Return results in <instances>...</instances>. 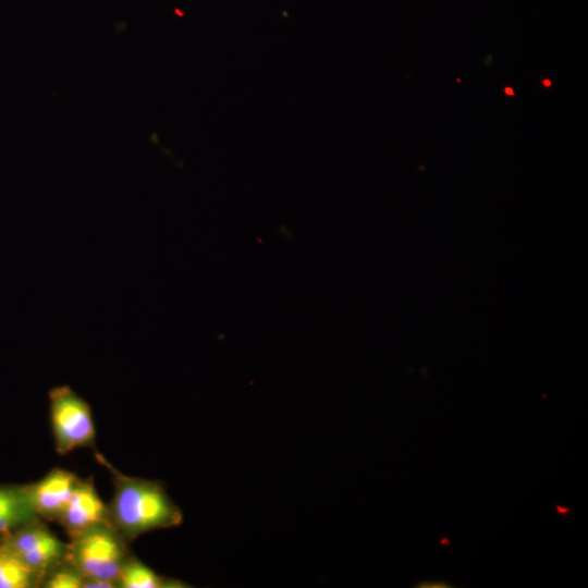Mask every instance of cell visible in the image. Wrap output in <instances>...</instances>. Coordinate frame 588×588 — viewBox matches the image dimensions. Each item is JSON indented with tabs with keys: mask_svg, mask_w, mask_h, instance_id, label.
<instances>
[{
	"mask_svg": "<svg viewBox=\"0 0 588 588\" xmlns=\"http://www.w3.org/2000/svg\"><path fill=\"white\" fill-rule=\"evenodd\" d=\"M97 457L112 475L114 492L108 504L110 524L126 541L182 524V511L162 482L124 475L100 454Z\"/></svg>",
	"mask_w": 588,
	"mask_h": 588,
	"instance_id": "6da1fadb",
	"label": "cell"
},
{
	"mask_svg": "<svg viewBox=\"0 0 588 588\" xmlns=\"http://www.w3.org/2000/svg\"><path fill=\"white\" fill-rule=\"evenodd\" d=\"M131 555L126 540L110 525H98L70 538L65 559L85 578L117 583Z\"/></svg>",
	"mask_w": 588,
	"mask_h": 588,
	"instance_id": "7a4b0ae2",
	"label": "cell"
},
{
	"mask_svg": "<svg viewBox=\"0 0 588 588\" xmlns=\"http://www.w3.org/2000/svg\"><path fill=\"white\" fill-rule=\"evenodd\" d=\"M48 397L57 452L64 455L93 444L96 430L89 404L69 385L52 388Z\"/></svg>",
	"mask_w": 588,
	"mask_h": 588,
	"instance_id": "3957f363",
	"label": "cell"
},
{
	"mask_svg": "<svg viewBox=\"0 0 588 588\" xmlns=\"http://www.w3.org/2000/svg\"><path fill=\"white\" fill-rule=\"evenodd\" d=\"M57 523L69 538L98 525H110L108 504L99 497L91 478H79Z\"/></svg>",
	"mask_w": 588,
	"mask_h": 588,
	"instance_id": "277c9868",
	"label": "cell"
},
{
	"mask_svg": "<svg viewBox=\"0 0 588 588\" xmlns=\"http://www.w3.org/2000/svg\"><path fill=\"white\" fill-rule=\"evenodd\" d=\"M79 478L63 468H53L39 481L26 486L37 516L57 522L66 506Z\"/></svg>",
	"mask_w": 588,
	"mask_h": 588,
	"instance_id": "5b68a950",
	"label": "cell"
},
{
	"mask_svg": "<svg viewBox=\"0 0 588 588\" xmlns=\"http://www.w3.org/2000/svg\"><path fill=\"white\" fill-rule=\"evenodd\" d=\"M38 518L26 487H0V534H9Z\"/></svg>",
	"mask_w": 588,
	"mask_h": 588,
	"instance_id": "8992f818",
	"label": "cell"
},
{
	"mask_svg": "<svg viewBox=\"0 0 588 588\" xmlns=\"http://www.w3.org/2000/svg\"><path fill=\"white\" fill-rule=\"evenodd\" d=\"M184 583L158 575L139 560L130 556L121 568L118 587L121 588H182Z\"/></svg>",
	"mask_w": 588,
	"mask_h": 588,
	"instance_id": "52a82bcc",
	"label": "cell"
},
{
	"mask_svg": "<svg viewBox=\"0 0 588 588\" xmlns=\"http://www.w3.org/2000/svg\"><path fill=\"white\" fill-rule=\"evenodd\" d=\"M41 580L16 554L0 546V588H30Z\"/></svg>",
	"mask_w": 588,
	"mask_h": 588,
	"instance_id": "ba28073f",
	"label": "cell"
},
{
	"mask_svg": "<svg viewBox=\"0 0 588 588\" xmlns=\"http://www.w3.org/2000/svg\"><path fill=\"white\" fill-rule=\"evenodd\" d=\"M66 543L53 534L34 547L17 555L29 568L44 578L46 573L65 558ZM42 581V580H41Z\"/></svg>",
	"mask_w": 588,
	"mask_h": 588,
	"instance_id": "9c48e42d",
	"label": "cell"
},
{
	"mask_svg": "<svg viewBox=\"0 0 588 588\" xmlns=\"http://www.w3.org/2000/svg\"><path fill=\"white\" fill-rule=\"evenodd\" d=\"M84 583V575L64 558L46 573L41 586L47 588H83Z\"/></svg>",
	"mask_w": 588,
	"mask_h": 588,
	"instance_id": "30bf717a",
	"label": "cell"
},
{
	"mask_svg": "<svg viewBox=\"0 0 588 588\" xmlns=\"http://www.w3.org/2000/svg\"><path fill=\"white\" fill-rule=\"evenodd\" d=\"M448 583L443 580H425L419 581L415 587L419 588H449L452 587V585H446Z\"/></svg>",
	"mask_w": 588,
	"mask_h": 588,
	"instance_id": "8fae6325",
	"label": "cell"
},
{
	"mask_svg": "<svg viewBox=\"0 0 588 588\" xmlns=\"http://www.w3.org/2000/svg\"><path fill=\"white\" fill-rule=\"evenodd\" d=\"M504 91L506 95L509 96H514V90L511 88V87H505L504 88Z\"/></svg>",
	"mask_w": 588,
	"mask_h": 588,
	"instance_id": "7c38bea8",
	"label": "cell"
},
{
	"mask_svg": "<svg viewBox=\"0 0 588 588\" xmlns=\"http://www.w3.org/2000/svg\"><path fill=\"white\" fill-rule=\"evenodd\" d=\"M543 85L547 87L551 86L550 79H543Z\"/></svg>",
	"mask_w": 588,
	"mask_h": 588,
	"instance_id": "4fadbf2b",
	"label": "cell"
}]
</instances>
